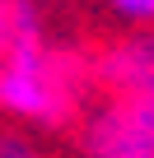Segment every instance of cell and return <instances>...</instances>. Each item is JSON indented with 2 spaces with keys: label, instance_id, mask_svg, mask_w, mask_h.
Here are the masks:
<instances>
[{
  "label": "cell",
  "instance_id": "8992f818",
  "mask_svg": "<svg viewBox=\"0 0 154 158\" xmlns=\"http://www.w3.org/2000/svg\"><path fill=\"white\" fill-rule=\"evenodd\" d=\"M10 47V0H0V51Z\"/></svg>",
  "mask_w": 154,
  "mask_h": 158
},
{
  "label": "cell",
  "instance_id": "7a4b0ae2",
  "mask_svg": "<svg viewBox=\"0 0 154 158\" xmlns=\"http://www.w3.org/2000/svg\"><path fill=\"white\" fill-rule=\"evenodd\" d=\"M80 158H154V102L117 93L80 126Z\"/></svg>",
  "mask_w": 154,
  "mask_h": 158
},
{
  "label": "cell",
  "instance_id": "5b68a950",
  "mask_svg": "<svg viewBox=\"0 0 154 158\" xmlns=\"http://www.w3.org/2000/svg\"><path fill=\"white\" fill-rule=\"evenodd\" d=\"M0 158H47V153L24 135H0Z\"/></svg>",
  "mask_w": 154,
  "mask_h": 158
},
{
  "label": "cell",
  "instance_id": "6da1fadb",
  "mask_svg": "<svg viewBox=\"0 0 154 158\" xmlns=\"http://www.w3.org/2000/svg\"><path fill=\"white\" fill-rule=\"evenodd\" d=\"M0 112L19 121H56L65 112V89L51 65V47L10 42L0 51Z\"/></svg>",
  "mask_w": 154,
  "mask_h": 158
},
{
  "label": "cell",
  "instance_id": "277c9868",
  "mask_svg": "<svg viewBox=\"0 0 154 158\" xmlns=\"http://www.w3.org/2000/svg\"><path fill=\"white\" fill-rule=\"evenodd\" d=\"M103 5L131 28H149L154 23V0H103Z\"/></svg>",
  "mask_w": 154,
  "mask_h": 158
},
{
  "label": "cell",
  "instance_id": "3957f363",
  "mask_svg": "<svg viewBox=\"0 0 154 158\" xmlns=\"http://www.w3.org/2000/svg\"><path fill=\"white\" fill-rule=\"evenodd\" d=\"M103 74L112 79L117 93H135L154 102V33H135L121 47H112L103 60Z\"/></svg>",
  "mask_w": 154,
  "mask_h": 158
}]
</instances>
